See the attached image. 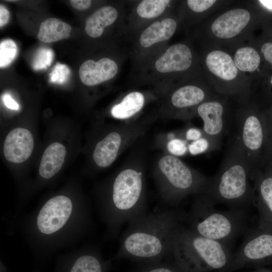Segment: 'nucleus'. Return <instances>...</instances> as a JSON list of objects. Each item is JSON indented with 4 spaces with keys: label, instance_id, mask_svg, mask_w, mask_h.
Wrapping results in <instances>:
<instances>
[{
    "label": "nucleus",
    "instance_id": "14",
    "mask_svg": "<svg viewBox=\"0 0 272 272\" xmlns=\"http://www.w3.org/2000/svg\"><path fill=\"white\" fill-rule=\"evenodd\" d=\"M251 15L246 9L235 8L218 16L212 23L211 29L217 38H233L239 35L250 22Z\"/></svg>",
    "mask_w": 272,
    "mask_h": 272
},
{
    "label": "nucleus",
    "instance_id": "41",
    "mask_svg": "<svg viewBox=\"0 0 272 272\" xmlns=\"http://www.w3.org/2000/svg\"><path fill=\"white\" fill-rule=\"evenodd\" d=\"M268 272H272V271L270 270H269Z\"/></svg>",
    "mask_w": 272,
    "mask_h": 272
},
{
    "label": "nucleus",
    "instance_id": "32",
    "mask_svg": "<svg viewBox=\"0 0 272 272\" xmlns=\"http://www.w3.org/2000/svg\"><path fill=\"white\" fill-rule=\"evenodd\" d=\"M214 0H188V8L195 13H202L211 8L216 2Z\"/></svg>",
    "mask_w": 272,
    "mask_h": 272
},
{
    "label": "nucleus",
    "instance_id": "31",
    "mask_svg": "<svg viewBox=\"0 0 272 272\" xmlns=\"http://www.w3.org/2000/svg\"><path fill=\"white\" fill-rule=\"evenodd\" d=\"M188 153L191 155H197L216 150L211 142L204 136L188 143Z\"/></svg>",
    "mask_w": 272,
    "mask_h": 272
},
{
    "label": "nucleus",
    "instance_id": "2",
    "mask_svg": "<svg viewBox=\"0 0 272 272\" xmlns=\"http://www.w3.org/2000/svg\"><path fill=\"white\" fill-rule=\"evenodd\" d=\"M186 214L175 209L146 213L128 224L116 258L144 263L170 256L173 237L185 222Z\"/></svg>",
    "mask_w": 272,
    "mask_h": 272
},
{
    "label": "nucleus",
    "instance_id": "5",
    "mask_svg": "<svg viewBox=\"0 0 272 272\" xmlns=\"http://www.w3.org/2000/svg\"><path fill=\"white\" fill-rule=\"evenodd\" d=\"M152 174L161 199L170 207L177 206L189 195L202 193L209 178L178 157L165 153L154 161Z\"/></svg>",
    "mask_w": 272,
    "mask_h": 272
},
{
    "label": "nucleus",
    "instance_id": "19",
    "mask_svg": "<svg viewBox=\"0 0 272 272\" xmlns=\"http://www.w3.org/2000/svg\"><path fill=\"white\" fill-rule=\"evenodd\" d=\"M206 64L212 74L223 81H232L238 74L239 70L232 57L222 50L210 52L206 57Z\"/></svg>",
    "mask_w": 272,
    "mask_h": 272
},
{
    "label": "nucleus",
    "instance_id": "37",
    "mask_svg": "<svg viewBox=\"0 0 272 272\" xmlns=\"http://www.w3.org/2000/svg\"><path fill=\"white\" fill-rule=\"evenodd\" d=\"M3 101L4 104L8 108L16 110L19 109V104L10 95H5L3 97Z\"/></svg>",
    "mask_w": 272,
    "mask_h": 272
},
{
    "label": "nucleus",
    "instance_id": "3",
    "mask_svg": "<svg viewBox=\"0 0 272 272\" xmlns=\"http://www.w3.org/2000/svg\"><path fill=\"white\" fill-rule=\"evenodd\" d=\"M229 137L220 169L208 178L201 194L214 205L220 203L232 209H244L254 201L251 171L238 142L232 135Z\"/></svg>",
    "mask_w": 272,
    "mask_h": 272
},
{
    "label": "nucleus",
    "instance_id": "27",
    "mask_svg": "<svg viewBox=\"0 0 272 272\" xmlns=\"http://www.w3.org/2000/svg\"><path fill=\"white\" fill-rule=\"evenodd\" d=\"M169 138L166 141L165 153L170 154L175 157H181L188 153V143L180 135L175 137L174 134H170Z\"/></svg>",
    "mask_w": 272,
    "mask_h": 272
},
{
    "label": "nucleus",
    "instance_id": "4",
    "mask_svg": "<svg viewBox=\"0 0 272 272\" xmlns=\"http://www.w3.org/2000/svg\"><path fill=\"white\" fill-rule=\"evenodd\" d=\"M232 254L230 246L182 225L174 234L170 256L184 272H226Z\"/></svg>",
    "mask_w": 272,
    "mask_h": 272
},
{
    "label": "nucleus",
    "instance_id": "38",
    "mask_svg": "<svg viewBox=\"0 0 272 272\" xmlns=\"http://www.w3.org/2000/svg\"><path fill=\"white\" fill-rule=\"evenodd\" d=\"M263 7L266 10L272 12V1L261 0L258 1Z\"/></svg>",
    "mask_w": 272,
    "mask_h": 272
},
{
    "label": "nucleus",
    "instance_id": "15",
    "mask_svg": "<svg viewBox=\"0 0 272 272\" xmlns=\"http://www.w3.org/2000/svg\"><path fill=\"white\" fill-rule=\"evenodd\" d=\"M192 53L184 43H176L169 47L155 61L156 71L163 74L187 70L192 63Z\"/></svg>",
    "mask_w": 272,
    "mask_h": 272
},
{
    "label": "nucleus",
    "instance_id": "23",
    "mask_svg": "<svg viewBox=\"0 0 272 272\" xmlns=\"http://www.w3.org/2000/svg\"><path fill=\"white\" fill-rule=\"evenodd\" d=\"M71 31V26L66 22L50 18L41 22L37 38L45 43L55 42L69 38Z\"/></svg>",
    "mask_w": 272,
    "mask_h": 272
},
{
    "label": "nucleus",
    "instance_id": "40",
    "mask_svg": "<svg viewBox=\"0 0 272 272\" xmlns=\"http://www.w3.org/2000/svg\"><path fill=\"white\" fill-rule=\"evenodd\" d=\"M270 84L272 86V76H271L270 79Z\"/></svg>",
    "mask_w": 272,
    "mask_h": 272
},
{
    "label": "nucleus",
    "instance_id": "29",
    "mask_svg": "<svg viewBox=\"0 0 272 272\" xmlns=\"http://www.w3.org/2000/svg\"><path fill=\"white\" fill-rule=\"evenodd\" d=\"M138 272H184L174 262L161 261L145 263Z\"/></svg>",
    "mask_w": 272,
    "mask_h": 272
},
{
    "label": "nucleus",
    "instance_id": "8",
    "mask_svg": "<svg viewBox=\"0 0 272 272\" xmlns=\"http://www.w3.org/2000/svg\"><path fill=\"white\" fill-rule=\"evenodd\" d=\"M155 117L123 121L106 133L96 143L92 159L99 168H107L128 148L132 147L147 133Z\"/></svg>",
    "mask_w": 272,
    "mask_h": 272
},
{
    "label": "nucleus",
    "instance_id": "16",
    "mask_svg": "<svg viewBox=\"0 0 272 272\" xmlns=\"http://www.w3.org/2000/svg\"><path fill=\"white\" fill-rule=\"evenodd\" d=\"M34 148V139L27 129L17 127L7 134L4 144L3 152L6 159L14 163H20L31 156Z\"/></svg>",
    "mask_w": 272,
    "mask_h": 272
},
{
    "label": "nucleus",
    "instance_id": "17",
    "mask_svg": "<svg viewBox=\"0 0 272 272\" xmlns=\"http://www.w3.org/2000/svg\"><path fill=\"white\" fill-rule=\"evenodd\" d=\"M118 66L113 60L103 57L97 61L88 59L81 64L79 75L81 82L88 86H94L113 78Z\"/></svg>",
    "mask_w": 272,
    "mask_h": 272
},
{
    "label": "nucleus",
    "instance_id": "26",
    "mask_svg": "<svg viewBox=\"0 0 272 272\" xmlns=\"http://www.w3.org/2000/svg\"><path fill=\"white\" fill-rule=\"evenodd\" d=\"M70 272H103V266L96 255L87 254L76 260Z\"/></svg>",
    "mask_w": 272,
    "mask_h": 272
},
{
    "label": "nucleus",
    "instance_id": "6",
    "mask_svg": "<svg viewBox=\"0 0 272 272\" xmlns=\"http://www.w3.org/2000/svg\"><path fill=\"white\" fill-rule=\"evenodd\" d=\"M214 206L203 195H196L186 214V226L200 236L230 246L238 236L245 232L246 213L244 209L220 211Z\"/></svg>",
    "mask_w": 272,
    "mask_h": 272
},
{
    "label": "nucleus",
    "instance_id": "9",
    "mask_svg": "<svg viewBox=\"0 0 272 272\" xmlns=\"http://www.w3.org/2000/svg\"><path fill=\"white\" fill-rule=\"evenodd\" d=\"M272 263V230L257 227L246 232L240 246L233 253L226 272L243 268H264Z\"/></svg>",
    "mask_w": 272,
    "mask_h": 272
},
{
    "label": "nucleus",
    "instance_id": "39",
    "mask_svg": "<svg viewBox=\"0 0 272 272\" xmlns=\"http://www.w3.org/2000/svg\"><path fill=\"white\" fill-rule=\"evenodd\" d=\"M269 269L265 268H258L255 269V270L252 271L251 272H268Z\"/></svg>",
    "mask_w": 272,
    "mask_h": 272
},
{
    "label": "nucleus",
    "instance_id": "24",
    "mask_svg": "<svg viewBox=\"0 0 272 272\" xmlns=\"http://www.w3.org/2000/svg\"><path fill=\"white\" fill-rule=\"evenodd\" d=\"M233 60L238 70L243 72L252 73L259 66L261 57L254 48L244 46L236 50Z\"/></svg>",
    "mask_w": 272,
    "mask_h": 272
},
{
    "label": "nucleus",
    "instance_id": "34",
    "mask_svg": "<svg viewBox=\"0 0 272 272\" xmlns=\"http://www.w3.org/2000/svg\"><path fill=\"white\" fill-rule=\"evenodd\" d=\"M260 50L264 59L272 65V42L264 43L261 46Z\"/></svg>",
    "mask_w": 272,
    "mask_h": 272
},
{
    "label": "nucleus",
    "instance_id": "20",
    "mask_svg": "<svg viewBox=\"0 0 272 272\" xmlns=\"http://www.w3.org/2000/svg\"><path fill=\"white\" fill-rule=\"evenodd\" d=\"M146 101V95L141 92H128L111 107V115L123 122L134 120L145 106Z\"/></svg>",
    "mask_w": 272,
    "mask_h": 272
},
{
    "label": "nucleus",
    "instance_id": "18",
    "mask_svg": "<svg viewBox=\"0 0 272 272\" xmlns=\"http://www.w3.org/2000/svg\"><path fill=\"white\" fill-rule=\"evenodd\" d=\"M177 28V22L172 18H165L152 23L141 33L139 38L141 46L148 48L169 39Z\"/></svg>",
    "mask_w": 272,
    "mask_h": 272
},
{
    "label": "nucleus",
    "instance_id": "12",
    "mask_svg": "<svg viewBox=\"0 0 272 272\" xmlns=\"http://www.w3.org/2000/svg\"><path fill=\"white\" fill-rule=\"evenodd\" d=\"M254 189V204L259 213L258 227L272 230V160L251 174Z\"/></svg>",
    "mask_w": 272,
    "mask_h": 272
},
{
    "label": "nucleus",
    "instance_id": "36",
    "mask_svg": "<svg viewBox=\"0 0 272 272\" xmlns=\"http://www.w3.org/2000/svg\"><path fill=\"white\" fill-rule=\"evenodd\" d=\"M9 11L3 5L0 6V27L2 28L8 23L10 20Z\"/></svg>",
    "mask_w": 272,
    "mask_h": 272
},
{
    "label": "nucleus",
    "instance_id": "35",
    "mask_svg": "<svg viewBox=\"0 0 272 272\" xmlns=\"http://www.w3.org/2000/svg\"><path fill=\"white\" fill-rule=\"evenodd\" d=\"M72 6L78 10L82 11L88 9L92 4V1L89 0H71Z\"/></svg>",
    "mask_w": 272,
    "mask_h": 272
},
{
    "label": "nucleus",
    "instance_id": "25",
    "mask_svg": "<svg viewBox=\"0 0 272 272\" xmlns=\"http://www.w3.org/2000/svg\"><path fill=\"white\" fill-rule=\"evenodd\" d=\"M171 2L169 0H144L137 6L136 13L143 19L156 18L165 12Z\"/></svg>",
    "mask_w": 272,
    "mask_h": 272
},
{
    "label": "nucleus",
    "instance_id": "21",
    "mask_svg": "<svg viewBox=\"0 0 272 272\" xmlns=\"http://www.w3.org/2000/svg\"><path fill=\"white\" fill-rule=\"evenodd\" d=\"M66 149L59 143H53L45 150L40 163L39 175L44 179L54 176L61 169L64 162Z\"/></svg>",
    "mask_w": 272,
    "mask_h": 272
},
{
    "label": "nucleus",
    "instance_id": "7",
    "mask_svg": "<svg viewBox=\"0 0 272 272\" xmlns=\"http://www.w3.org/2000/svg\"><path fill=\"white\" fill-rule=\"evenodd\" d=\"M238 142L251 174L266 161V132L261 111L255 105L240 108L234 116L231 134Z\"/></svg>",
    "mask_w": 272,
    "mask_h": 272
},
{
    "label": "nucleus",
    "instance_id": "11",
    "mask_svg": "<svg viewBox=\"0 0 272 272\" xmlns=\"http://www.w3.org/2000/svg\"><path fill=\"white\" fill-rule=\"evenodd\" d=\"M199 117L203 121V136L209 139L216 150L220 148L223 138L231 134L234 116L228 113L226 103L219 99L210 98L195 109L193 117Z\"/></svg>",
    "mask_w": 272,
    "mask_h": 272
},
{
    "label": "nucleus",
    "instance_id": "30",
    "mask_svg": "<svg viewBox=\"0 0 272 272\" xmlns=\"http://www.w3.org/2000/svg\"><path fill=\"white\" fill-rule=\"evenodd\" d=\"M261 113L266 132V159H272V105Z\"/></svg>",
    "mask_w": 272,
    "mask_h": 272
},
{
    "label": "nucleus",
    "instance_id": "10",
    "mask_svg": "<svg viewBox=\"0 0 272 272\" xmlns=\"http://www.w3.org/2000/svg\"><path fill=\"white\" fill-rule=\"evenodd\" d=\"M157 117L162 119L188 121L201 103L211 98L208 90L201 86L186 84L167 90L162 94Z\"/></svg>",
    "mask_w": 272,
    "mask_h": 272
},
{
    "label": "nucleus",
    "instance_id": "28",
    "mask_svg": "<svg viewBox=\"0 0 272 272\" xmlns=\"http://www.w3.org/2000/svg\"><path fill=\"white\" fill-rule=\"evenodd\" d=\"M18 48L15 42L10 39H5L0 43V67L9 65L15 58Z\"/></svg>",
    "mask_w": 272,
    "mask_h": 272
},
{
    "label": "nucleus",
    "instance_id": "22",
    "mask_svg": "<svg viewBox=\"0 0 272 272\" xmlns=\"http://www.w3.org/2000/svg\"><path fill=\"white\" fill-rule=\"evenodd\" d=\"M118 16V12L114 7H102L87 18L85 22V31L90 37L98 38L103 34L105 28L115 22Z\"/></svg>",
    "mask_w": 272,
    "mask_h": 272
},
{
    "label": "nucleus",
    "instance_id": "1",
    "mask_svg": "<svg viewBox=\"0 0 272 272\" xmlns=\"http://www.w3.org/2000/svg\"><path fill=\"white\" fill-rule=\"evenodd\" d=\"M144 144L139 141L132 147L110 183L102 209L113 236L117 235L123 225L147 213L146 155Z\"/></svg>",
    "mask_w": 272,
    "mask_h": 272
},
{
    "label": "nucleus",
    "instance_id": "33",
    "mask_svg": "<svg viewBox=\"0 0 272 272\" xmlns=\"http://www.w3.org/2000/svg\"><path fill=\"white\" fill-rule=\"evenodd\" d=\"M181 136L186 141H194L201 138L203 136L202 129L191 127L187 128L183 132Z\"/></svg>",
    "mask_w": 272,
    "mask_h": 272
},
{
    "label": "nucleus",
    "instance_id": "13",
    "mask_svg": "<svg viewBox=\"0 0 272 272\" xmlns=\"http://www.w3.org/2000/svg\"><path fill=\"white\" fill-rule=\"evenodd\" d=\"M73 204L67 196L59 195L48 200L39 210L36 219L38 231L45 236L60 231L71 219Z\"/></svg>",
    "mask_w": 272,
    "mask_h": 272
}]
</instances>
